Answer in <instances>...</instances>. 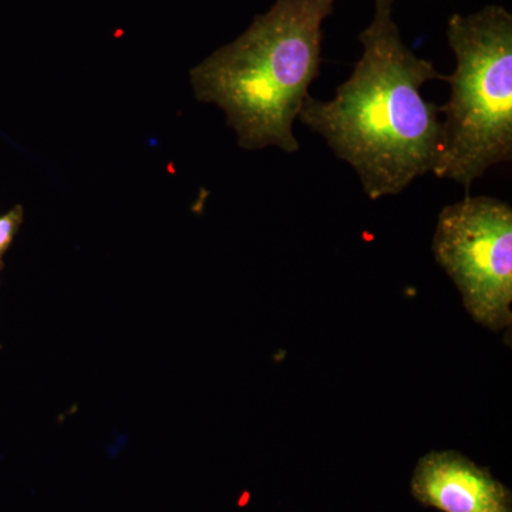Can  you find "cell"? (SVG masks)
<instances>
[{
    "label": "cell",
    "mask_w": 512,
    "mask_h": 512,
    "mask_svg": "<svg viewBox=\"0 0 512 512\" xmlns=\"http://www.w3.org/2000/svg\"><path fill=\"white\" fill-rule=\"evenodd\" d=\"M23 222V208L22 205H16L13 210H10L8 214L0 217V271L5 268L6 252L12 247L13 241H15L16 235H18L20 225Z\"/></svg>",
    "instance_id": "cell-6"
},
{
    "label": "cell",
    "mask_w": 512,
    "mask_h": 512,
    "mask_svg": "<svg viewBox=\"0 0 512 512\" xmlns=\"http://www.w3.org/2000/svg\"><path fill=\"white\" fill-rule=\"evenodd\" d=\"M456 72L444 77L451 94L441 123L436 177L470 190L494 165L512 158V15L500 5L447 23Z\"/></svg>",
    "instance_id": "cell-3"
},
{
    "label": "cell",
    "mask_w": 512,
    "mask_h": 512,
    "mask_svg": "<svg viewBox=\"0 0 512 512\" xmlns=\"http://www.w3.org/2000/svg\"><path fill=\"white\" fill-rule=\"evenodd\" d=\"M412 493L421 504L443 512H512L510 490L457 451H431L421 457Z\"/></svg>",
    "instance_id": "cell-5"
},
{
    "label": "cell",
    "mask_w": 512,
    "mask_h": 512,
    "mask_svg": "<svg viewBox=\"0 0 512 512\" xmlns=\"http://www.w3.org/2000/svg\"><path fill=\"white\" fill-rule=\"evenodd\" d=\"M433 252L473 319L495 332L510 328L512 208L508 202L467 195L447 205L437 220Z\"/></svg>",
    "instance_id": "cell-4"
},
{
    "label": "cell",
    "mask_w": 512,
    "mask_h": 512,
    "mask_svg": "<svg viewBox=\"0 0 512 512\" xmlns=\"http://www.w3.org/2000/svg\"><path fill=\"white\" fill-rule=\"evenodd\" d=\"M393 5L375 0L352 76L332 100L309 96L298 116L352 165L370 200L400 194L431 173L441 143L440 107L423 99L421 86L446 76L406 46Z\"/></svg>",
    "instance_id": "cell-1"
},
{
    "label": "cell",
    "mask_w": 512,
    "mask_h": 512,
    "mask_svg": "<svg viewBox=\"0 0 512 512\" xmlns=\"http://www.w3.org/2000/svg\"><path fill=\"white\" fill-rule=\"evenodd\" d=\"M0 350H2V346H0Z\"/></svg>",
    "instance_id": "cell-7"
},
{
    "label": "cell",
    "mask_w": 512,
    "mask_h": 512,
    "mask_svg": "<svg viewBox=\"0 0 512 512\" xmlns=\"http://www.w3.org/2000/svg\"><path fill=\"white\" fill-rule=\"evenodd\" d=\"M338 0H275L234 42L191 70L195 96L227 114L239 146L295 153L293 134L322 63V26Z\"/></svg>",
    "instance_id": "cell-2"
}]
</instances>
